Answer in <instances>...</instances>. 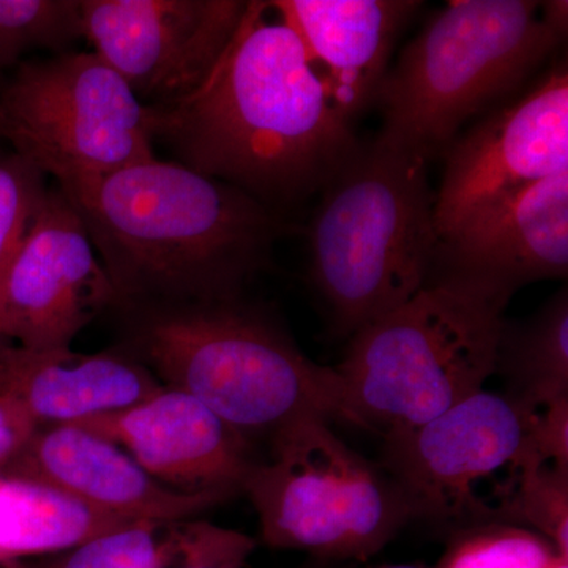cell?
I'll use <instances>...</instances> for the list:
<instances>
[{"mask_svg": "<svg viewBox=\"0 0 568 568\" xmlns=\"http://www.w3.org/2000/svg\"><path fill=\"white\" fill-rule=\"evenodd\" d=\"M74 425L111 440L153 478L190 495L230 497L253 463L241 433L175 388L163 387L138 405Z\"/></svg>", "mask_w": 568, "mask_h": 568, "instance_id": "obj_13", "label": "cell"}, {"mask_svg": "<svg viewBox=\"0 0 568 568\" xmlns=\"http://www.w3.org/2000/svg\"><path fill=\"white\" fill-rule=\"evenodd\" d=\"M541 14L555 31L567 37L568 31V2L566 0H547L541 2Z\"/></svg>", "mask_w": 568, "mask_h": 568, "instance_id": "obj_26", "label": "cell"}, {"mask_svg": "<svg viewBox=\"0 0 568 568\" xmlns=\"http://www.w3.org/2000/svg\"><path fill=\"white\" fill-rule=\"evenodd\" d=\"M564 41L536 0L448 2L388 69L379 133L432 163L467 122L525 91Z\"/></svg>", "mask_w": 568, "mask_h": 568, "instance_id": "obj_6", "label": "cell"}, {"mask_svg": "<svg viewBox=\"0 0 568 568\" xmlns=\"http://www.w3.org/2000/svg\"><path fill=\"white\" fill-rule=\"evenodd\" d=\"M379 568H422V567L410 566V564H395V566H386V567H379Z\"/></svg>", "mask_w": 568, "mask_h": 568, "instance_id": "obj_28", "label": "cell"}, {"mask_svg": "<svg viewBox=\"0 0 568 568\" xmlns=\"http://www.w3.org/2000/svg\"><path fill=\"white\" fill-rule=\"evenodd\" d=\"M39 426L17 406L0 399V470L26 447Z\"/></svg>", "mask_w": 568, "mask_h": 568, "instance_id": "obj_25", "label": "cell"}, {"mask_svg": "<svg viewBox=\"0 0 568 568\" xmlns=\"http://www.w3.org/2000/svg\"><path fill=\"white\" fill-rule=\"evenodd\" d=\"M297 36L336 110L353 125L375 106L396 41L424 3L417 0H271Z\"/></svg>", "mask_w": 568, "mask_h": 568, "instance_id": "obj_16", "label": "cell"}, {"mask_svg": "<svg viewBox=\"0 0 568 568\" xmlns=\"http://www.w3.org/2000/svg\"><path fill=\"white\" fill-rule=\"evenodd\" d=\"M48 175L13 153L0 160V274L20 248L47 200Z\"/></svg>", "mask_w": 568, "mask_h": 568, "instance_id": "obj_22", "label": "cell"}, {"mask_svg": "<svg viewBox=\"0 0 568 568\" xmlns=\"http://www.w3.org/2000/svg\"><path fill=\"white\" fill-rule=\"evenodd\" d=\"M115 293L69 197L50 186L31 230L0 274V339L37 353L71 349Z\"/></svg>", "mask_w": 568, "mask_h": 568, "instance_id": "obj_12", "label": "cell"}, {"mask_svg": "<svg viewBox=\"0 0 568 568\" xmlns=\"http://www.w3.org/2000/svg\"><path fill=\"white\" fill-rule=\"evenodd\" d=\"M0 474L47 485L129 521L196 518L226 499L213 493L175 491L123 448L74 424L41 426Z\"/></svg>", "mask_w": 568, "mask_h": 568, "instance_id": "obj_15", "label": "cell"}, {"mask_svg": "<svg viewBox=\"0 0 568 568\" xmlns=\"http://www.w3.org/2000/svg\"><path fill=\"white\" fill-rule=\"evenodd\" d=\"M130 523L47 485L0 474V566L58 555Z\"/></svg>", "mask_w": 568, "mask_h": 568, "instance_id": "obj_19", "label": "cell"}, {"mask_svg": "<svg viewBox=\"0 0 568 568\" xmlns=\"http://www.w3.org/2000/svg\"><path fill=\"white\" fill-rule=\"evenodd\" d=\"M558 558L549 541L528 530L496 528L462 541L444 568H548Z\"/></svg>", "mask_w": 568, "mask_h": 568, "instance_id": "obj_23", "label": "cell"}, {"mask_svg": "<svg viewBox=\"0 0 568 568\" xmlns=\"http://www.w3.org/2000/svg\"><path fill=\"white\" fill-rule=\"evenodd\" d=\"M428 166L379 133L321 190L310 276L336 334L351 338L428 283L439 244Z\"/></svg>", "mask_w": 568, "mask_h": 568, "instance_id": "obj_4", "label": "cell"}, {"mask_svg": "<svg viewBox=\"0 0 568 568\" xmlns=\"http://www.w3.org/2000/svg\"><path fill=\"white\" fill-rule=\"evenodd\" d=\"M511 297L493 283L433 274L406 304L355 332L335 369L362 428H417L484 390Z\"/></svg>", "mask_w": 568, "mask_h": 568, "instance_id": "obj_5", "label": "cell"}, {"mask_svg": "<svg viewBox=\"0 0 568 568\" xmlns=\"http://www.w3.org/2000/svg\"><path fill=\"white\" fill-rule=\"evenodd\" d=\"M384 437L387 470L409 517L450 529L515 523L530 474L558 465L538 448L529 407L485 388L417 428Z\"/></svg>", "mask_w": 568, "mask_h": 568, "instance_id": "obj_8", "label": "cell"}, {"mask_svg": "<svg viewBox=\"0 0 568 568\" xmlns=\"http://www.w3.org/2000/svg\"><path fill=\"white\" fill-rule=\"evenodd\" d=\"M274 10V9H272ZM264 0L196 91L144 106L152 145L282 215L321 193L361 141L336 110L297 36Z\"/></svg>", "mask_w": 568, "mask_h": 568, "instance_id": "obj_1", "label": "cell"}, {"mask_svg": "<svg viewBox=\"0 0 568 568\" xmlns=\"http://www.w3.org/2000/svg\"><path fill=\"white\" fill-rule=\"evenodd\" d=\"M437 235L487 205L568 171V67L558 59L530 88L485 112L444 152Z\"/></svg>", "mask_w": 568, "mask_h": 568, "instance_id": "obj_10", "label": "cell"}, {"mask_svg": "<svg viewBox=\"0 0 568 568\" xmlns=\"http://www.w3.org/2000/svg\"><path fill=\"white\" fill-rule=\"evenodd\" d=\"M510 383L508 395L529 406L568 396V293L558 291L526 323L504 324L496 373Z\"/></svg>", "mask_w": 568, "mask_h": 568, "instance_id": "obj_20", "label": "cell"}, {"mask_svg": "<svg viewBox=\"0 0 568 568\" xmlns=\"http://www.w3.org/2000/svg\"><path fill=\"white\" fill-rule=\"evenodd\" d=\"M433 274L517 293L568 274V171L496 201L439 239Z\"/></svg>", "mask_w": 568, "mask_h": 568, "instance_id": "obj_14", "label": "cell"}, {"mask_svg": "<svg viewBox=\"0 0 568 568\" xmlns=\"http://www.w3.org/2000/svg\"><path fill=\"white\" fill-rule=\"evenodd\" d=\"M515 523L537 529L560 558H568V467L547 463L530 474Z\"/></svg>", "mask_w": 568, "mask_h": 568, "instance_id": "obj_24", "label": "cell"}, {"mask_svg": "<svg viewBox=\"0 0 568 568\" xmlns=\"http://www.w3.org/2000/svg\"><path fill=\"white\" fill-rule=\"evenodd\" d=\"M84 36L81 0H0V69L26 52L69 51Z\"/></svg>", "mask_w": 568, "mask_h": 568, "instance_id": "obj_21", "label": "cell"}, {"mask_svg": "<svg viewBox=\"0 0 568 568\" xmlns=\"http://www.w3.org/2000/svg\"><path fill=\"white\" fill-rule=\"evenodd\" d=\"M84 36L144 106L196 91L222 58L248 0H81Z\"/></svg>", "mask_w": 568, "mask_h": 568, "instance_id": "obj_11", "label": "cell"}, {"mask_svg": "<svg viewBox=\"0 0 568 568\" xmlns=\"http://www.w3.org/2000/svg\"><path fill=\"white\" fill-rule=\"evenodd\" d=\"M0 136L55 183L156 159L144 104L95 52L22 62L0 93Z\"/></svg>", "mask_w": 568, "mask_h": 568, "instance_id": "obj_9", "label": "cell"}, {"mask_svg": "<svg viewBox=\"0 0 568 568\" xmlns=\"http://www.w3.org/2000/svg\"><path fill=\"white\" fill-rule=\"evenodd\" d=\"M241 489L265 545L320 558H372L410 518L392 478L321 417L301 418L272 436L271 458L252 463Z\"/></svg>", "mask_w": 568, "mask_h": 568, "instance_id": "obj_7", "label": "cell"}, {"mask_svg": "<svg viewBox=\"0 0 568 568\" xmlns=\"http://www.w3.org/2000/svg\"><path fill=\"white\" fill-rule=\"evenodd\" d=\"M193 568H245L242 566H205V567H193Z\"/></svg>", "mask_w": 568, "mask_h": 568, "instance_id": "obj_29", "label": "cell"}, {"mask_svg": "<svg viewBox=\"0 0 568 568\" xmlns=\"http://www.w3.org/2000/svg\"><path fill=\"white\" fill-rule=\"evenodd\" d=\"M129 347L163 387L192 395L242 436H275L304 417L361 426L335 368L233 301L133 306Z\"/></svg>", "mask_w": 568, "mask_h": 568, "instance_id": "obj_3", "label": "cell"}, {"mask_svg": "<svg viewBox=\"0 0 568 568\" xmlns=\"http://www.w3.org/2000/svg\"><path fill=\"white\" fill-rule=\"evenodd\" d=\"M58 186L121 310L239 298L290 233L282 215L250 194L173 160Z\"/></svg>", "mask_w": 568, "mask_h": 568, "instance_id": "obj_2", "label": "cell"}, {"mask_svg": "<svg viewBox=\"0 0 568 568\" xmlns=\"http://www.w3.org/2000/svg\"><path fill=\"white\" fill-rule=\"evenodd\" d=\"M254 548L252 537L196 518L140 519L22 568L246 567Z\"/></svg>", "mask_w": 568, "mask_h": 568, "instance_id": "obj_18", "label": "cell"}, {"mask_svg": "<svg viewBox=\"0 0 568 568\" xmlns=\"http://www.w3.org/2000/svg\"><path fill=\"white\" fill-rule=\"evenodd\" d=\"M2 568H22L20 562H13V564H7V566H3Z\"/></svg>", "mask_w": 568, "mask_h": 568, "instance_id": "obj_30", "label": "cell"}, {"mask_svg": "<svg viewBox=\"0 0 568 568\" xmlns=\"http://www.w3.org/2000/svg\"><path fill=\"white\" fill-rule=\"evenodd\" d=\"M162 388L148 366L125 349L37 353L0 339V399L39 428L125 409Z\"/></svg>", "mask_w": 568, "mask_h": 568, "instance_id": "obj_17", "label": "cell"}, {"mask_svg": "<svg viewBox=\"0 0 568 568\" xmlns=\"http://www.w3.org/2000/svg\"><path fill=\"white\" fill-rule=\"evenodd\" d=\"M548 568H568L567 559L558 558Z\"/></svg>", "mask_w": 568, "mask_h": 568, "instance_id": "obj_27", "label": "cell"}]
</instances>
